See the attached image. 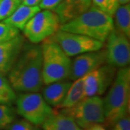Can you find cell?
<instances>
[{
    "label": "cell",
    "instance_id": "1",
    "mask_svg": "<svg viewBox=\"0 0 130 130\" xmlns=\"http://www.w3.org/2000/svg\"><path fill=\"white\" fill-rule=\"evenodd\" d=\"M9 83L19 93H37L43 85L42 51L39 45H26L20 52L8 75Z\"/></svg>",
    "mask_w": 130,
    "mask_h": 130
},
{
    "label": "cell",
    "instance_id": "2",
    "mask_svg": "<svg viewBox=\"0 0 130 130\" xmlns=\"http://www.w3.org/2000/svg\"><path fill=\"white\" fill-rule=\"evenodd\" d=\"M115 28L113 18L92 5L87 11L60 25L59 30L104 42Z\"/></svg>",
    "mask_w": 130,
    "mask_h": 130
},
{
    "label": "cell",
    "instance_id": "3",
    "mask_svg": "<svg viewBox=\"0 0 130 130\" xmlns=\"http://www.w3.org/2000/svg\"><path fill=\"white\" fill-rule=\"evenodd\" d=\"M130 98L129 67L120 68L115 75L111 88L103 99L105 123L111 126L114 122L129 114Z\"/></svg>",
    "mask_w": 130,
    "mask_h": 130
},
{
    "label": "cell",
    "instance_id": "4",
    "mask_svg": "<svg viewBox=\"0 0 130 130\" xmlns=\"http://www.w3.org/2000/svg\"><path fill=\"white\" fill-rule=\"evenodd\" d=\"M42 51V77L43 85L68 78L72 60L59 44L48 37L43 41Z\"/></svg>",
    "mask_w": 130,
    "mask_h": 130
},
{
    "label": "cell",
    "instance_id": "5",
    "mask_svg": "<svg viewBox=\"0 0 130 130\" xmlns=\"http://www.w3.org/2000/svg\"><path fill=\"white\" fill-rule=\"evenodd\" d=\"M61 112L71 116L84 130L96 124L105 123L103 101L100 96L86 97L71 108H62Z\"/></svg>",
    "mask_w": 130,
    "mask_h": 130
},
{
    "label": "cell",
    "instance_id": "6",
    "mask_svg": "<svg viewBox=\"0 0 130 130\" xmlns=\"http://www.w3.org/2000/svg\"><path fill=\"white\" fill-rule=\"evenodd\" d=\"M16 113L34 126H40L54 110L37 93H22L16 98Z\"/></svg>",
    "mask_w": 130,
    "mask_h": 130
},
{
    "label": "cell",
    "instance_id": "7",
    "mask_svg": "<svg viewBox=\"0 0 130 130\" xmlns=\"http://www.w3.org/2000/svg\"><path fill=\"white\" fill-rule=\"evenodd\" d=\"M60 25L59 18L54 11L43 9L30 19L23 31L32 43H38L54 36Z\"/></svg>",
    "mask_w": 130,
    "mask_h": 130
},
{
    "label": "cell",
    "instance_id": "8",
    "mask_svg": "<svg viewBox=\"0 0 130 130\" xmlns=\"http://www.w3.org/2000/svg\"><path fill=\"white\" fill-rule=\"evenodd\" d=\"M51 38L69 56L101 50L103 42L81 34L58 30Z\"/></svg>",
    "mask_w": 130,
    "mask_h": 130
},
{
    "label": "cell",
    "instance_id": "9",
    "mask_svg": "<svg viewBox=\"0 0 130 130\" xmlns=\"http://www.w3.org/2000/svg\"><path fill=\"white\" fill-rule=\"evenodd\" d=\"M106 59L107 64L113 67H127L130 61V43L129 38L114 28L106 40Z\"/></svg>",
    "mask_w": 130,
    "mask_h": 130
},
{
    "label": "cell",
    "instance_id": "10",
    "mask_svg": "<svg viewBox=\"0 0 130 130\" xmlns=\"http://www.w3.org/2000/svg\"><path fill=\"white\" fill-rule=\"evenodd\" d=\"M114 68L108 64L103 65L84 76L85 98L99 96L106 92L116 75Z\"/></svg>",
    "mask_w": 130,
    "mask_h": 130
},
{
    "label": "cell",
    "instance_id": "11",
    "mask_svg": "<svg viewBox=\"0 0 130 130\" xmlns=\"http://www.w3.org/2000/svg\"><path fill=\"white\" fill-rule=\"evenodd\" d=\"M106 61V51H95L77 55L71 62L68 78L72 80L83 77L96 70Z\"/></svg>",
    "mask_w": 130,
    "mask_h": 130
},
{
    "label": "cell",
    "instance_id": "12",
    "mask_svg": "<svg viewBox=\"0 0 130 130\" xmlns=\"http://www.w3.org/2000/svg\"><path fill=\"white\" fill-rule=\"evenodd\" d=\"M24 36L20 34L7 41L0 43V73L8 72L22 51Z\"/></svg>",
    "mask_w": 130,
    "mask_h": 130
},
{
    "label": "cell",
    "instance_id": "13",
    "mask_svg": "<svg viewBox=\"0 0 130 130\" xmlns=\"http://www.w3.org/2000/svg\"><path fill=\"white\" fill-rule=\"evenodd\" d=\"M92 5V0H62L54 12L62 25L83 14Z\"/></svg>",
    "mask_w": 130,
    "mask_h": 130
},
{
    "label": "cell",
    "instance_id": "14",
    "mask_svg": "<svg viewBox=\"0 0 130 130\" xmlns=\"http://www.w3.org/2000/svg\"><path fill=\"white\" fill-rule=\"evenodd\" d=\"M72 83L64 79L46 85L42 96L48 105L56 108L64 101Z\"/></svg>",
    "mask_w": 130,
    "mask_h": 130
},
{
    "label": "cell",
    "instance_id": "15",
    "mask_svg": "<svg viewBox=\"0 0 130 130\" xmlns=\"http://www.w3.org/2000/svg\"><path fill=\"white\" fill-rule=\"evenodd\" d=\"M43 130H84L71 117L54 111L41 124Z\"/></svg>",
    "mask_w": 130,
    "mask_h": 130
},
{
    "label": "cell",
    "instance_id": "16",
    "mask_svg": "<svg viewBox=\"0 0 130 130\" xmlns=\"http://www.w3.org/2000/svg\"><path fill=\"white\" fill-rule=\"evenodd\" d=\"M40 10L41 9L38 6H28L20 4L12 14L2 21L19 30H23L30 19Z\"/></svg>",
    "mask_w": 130,
    "mask_h": 130
},
{
    "label": "cell",
    "instance_id": "17",
    "mask_svg": "<svg viewBox=\"0 0 130 130\" xmlns=\"http://www.w3.org/2000/svg\"><path fill=\"white\" fill-rule=\"evenodd\" d=\"M84 98H85V95L84 77H83L75 79L74 83H72L64 101L56 108L61 109L71 108L79 102Z\"/></svg>",
    "mask_w": 130,
    "mask_h": 130
},
{
    "label": "cell",
    "instance_id": "18",
    "mask_svg": "<svg viewBox=\"0 0 130 130\" xmlns=\"http://www.w3.org/2000/svg\"><path fill=\"white\" fill-rule=\"evenodd\" d=\"M113 23L116 29L124 33L126 36H130V5L129 4L119 5L114 12Z\"/></svg>",
    "mask_w": 130,
    "mask_h": 130
},
{
    "label": "cell",
    "instance_id": "19",
    "mask_svg": "<svg viewBox=\"0 0 130 130\" xmlns=\"http://www.w3.org/2000/svg\"><path fill=\"white\" fill-rule=\"evenodd\" d=\"M16 93L7 79L0 74V104L10 105L16 100Z\"/></svg>",
    "mask_w": 130,
    "mask_h": 130
},
{
    "label": "cell",
    "instance_id": "20",
    "mask_svg": "<svg viewBox=\"0 0 130 130\" xmlns=\"http://www.w3.org/2000/svg\"><path fill=\"white\" fill-rule=\"evenodd\" d=\"M16 112L9 105L0 104V130L6 129L15 119Z\"/></svg>",
    "mask_w": 130,
    "mask_h": 130
},
{
    "label": "cell",
    "instance_id": "21",
    "mask_svg": "<svg viewBox=\"0 0 130 130\" xmlns=\"http://www.w3.org/2000/svg\"><path fill=\"white\" fill-rule=\"evenodd\" d=\"M22 0H0V20H4L13 13Z\"/></svg>",
    "mask_w": 130,
    "mask_h": 130
},
{
    "label": "cell",
    "instance_id": "22",
    "mask_svg": "<svg viewBox=\"0 0 130 130\" xmlns=\"http://www.w3.org/2000/svg\"><path fill=\"white\" fill-rule=\"evenodd\" d=\"M92 2L93 5L112 18L119 6L117 0H92Z\"/></svg>",
    "mask_w": 130,
    "mask_h": 130
},
{
    "label": "cell",
    "instance_id": "23",
    "mask_svg": "<svg viewBox=\"0 0 130 130\" xmlns=\"http://www.w3.org/2000/svg\"><path fill=\"white\" fill-rule=\"evenodd\" d=\"M20 34V30L4 21L0 22V43L7 41Z\"/></svg>",
    "mask_w": 130,
    "mask_h": 130
},
{
    "label": "cell",
    "instance_id": "24",
    "mask_svg": "<svg viewBox=\"0 0 130 130\" xmlns=\"http://www.w3.org/2000/svg\"><path fill=\"white\" fill-rule=\"evenodd\" d=\"M7 129V130H34L35 126L32 123L23 119L14 121Z\"/></svg>",
    "mask_w": 130,
    "mask_h": 130
},
{
    "label": "cell",
    "instance_id": "25",
    "mask_svg": "<svg viewBox=\"0 0 130 130\" xmlns=\"http://www.w3.org/2000/svg\"><path fill=\"white\" fill-rule=\"evenodd\" d=\"M111 126V130H130V118L129 114L119 119Z\"/></svg>",
    "mask_w": 130,
    "mask_h": 130
},
{
    "label": "cell",
    "instance_id": "26",
    "mask_svg": "<svg viewBox=\"0 0 130 130\" xmlns=\"http://www.w3.org/2000/svg\"><path fill=\"white\" fill-rule=\"evenodd\" d=\"M62 0H41L38 7L41 9H48L54 11L56 7L60 4Z\"/></svg>",
    "mask_w": 130,
    "mask_h": 130
},
{
    "label": "cell",
    "instance_id": "27",
    "mask_svg": "<svg viewBox=\"0 0 130 130\" xmlns=\"http://www.w3.org/2000/svg\"><path fill=\"white\" fill-rule=\"evenodd\" d=\"M41 0H22L21 4L28 6H38Z\"/></svg>",
    "mask_w": 130,
    "mask_h": 130
},
{
    "label": "cell",
    "instance_id": "28",
    "mask_svg": "<svg viewBox=\"0 0 130 130\" xmlns=\"http://www.w3.org/2000/svg\"><path fill=\"white\" fill-rule=\"evenodd\" d=\"M88 130H106V128L101 124H96L93 125Z\"/></svg>",
    "mask_w": 130,
    "mask_h": 130
},
{
    "label": "cell",
    "instance_id": "29",
    "mask_svg": "<svg viewBox=\"0 0 130 130\" xmlns=\"http://www.w3.org/2000/svg\"><path fill=\"white\" fill-rule=\"evenodd\" d=\"M117 1H118V4H119V5H122L129 3L130 0H117Z\"/></svg>",
    "mask_w": 130,
    "mask_h": 130
},
{
    "label": "cell",
    "instance_id": "30",
    "mask_svg": "<svg viewBox=\"0 0 130 130\" xmlns=\"http://www.w3.org/2000/svg\"><path fill=\"white\" fill-rule=\"evenodd\" d=\"M34 130H41V129H37V128H35V129H34Z\"/></svg>",
    "mask_w": 130,
    "mask_h": 130
}]
</instances>
